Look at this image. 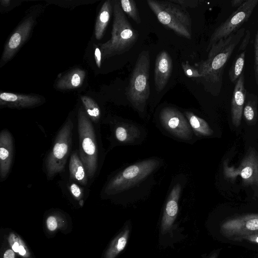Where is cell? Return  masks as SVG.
<instances>
[{
	"mask_svg": "<svg viewBox=\"0 0 258 258\" xmlns=\"http://www.w3.org/2000/svg\"><path fill=\"white\" fill-rule=\"evenodd\" d=\"M163 163V159L153 157L127 165L108 180L104 194L116 196L147 193L154 184L155 173Z\"/></svg>",
	"mask_w": 258,
	"mask_h": 258,
	"instance_id": "6da1fadb",
	"label": "cell"
},
{
	"mask_svg": "<svg viewBox=\"0 0 258 258\" xmlns=\"http://www.w3.org/2000/svg\"><path fill=\"white\" fill-rule=\"evenodd\" d=\"M245 32L244 28H240L227 38L220 39L212 46L207 58L199 66L198 71L201 78L214 95H219L221 91L224 69Z\"/></svg>",
	"mask_w": 258,
	"mask_h": 258,
	"instance_id": "7a4b0ae2",
	"label": "cell"
},
{
	"mask_svg": "<svg viewBox=\"0 0 258 258\" xmlns=\"http://www.w3.org/2000/svg\"><path fill=\"white\" fill-rule=\"evenodd\" d=\"M114 19L111 38L100 44L102 57L105 59L130 50L136 42L138 33L125 17L119 1L113 2Z\"/></svg>",
	"mask_w": 258,
	"mask_h": 258,
	"instance_id": "3957f363",
	"label": "cell"
},
{
	"mask_svg": "<svg viewBox=\"0 0 258 258\" xmlns=\"http://www.w3.org/2000/svg\"><path fill=\"white\" fill-rule=\"evenodd\" d=\"M79 156L88 178L95 176L98 167V148L92 121L82 108L78 114Z\"/></svg>",
	"mask_w": 258,
	"mask_h": 258,
	"instance_id": "277c9868",
	"label": "cell"
},
{
	"mask_svg": "<svg viewBox=\"0 0 258 258\" xmlns=\"http://www.w3.org/2000/svg\"><path fill=\"white\" fill-rule=\"evenodd\" d=\"M158 21L178 35L190 39L191 20L185 8L168 1L147 0Z\"/></svg>",
	"mask_w": 258,
	"mask_h": 258,
	"instance_id": "5b68a950",
	"label": "cell"
},
{
	"mask_svg": "<svg viewBox=\"0 0 258 258\" xmlns=\"http://www.w3.org/2000/svg\"><path fill=\"white\" fill-rule=\"evenodd\" d=\"M150 55L144 50L139 54L126 90V96L133 107L143 113L150 95Z\"/></svg>",
	"mask_w": 258,
	"mask_h": 258,
	"instance_id": "8992f818",
	"label": "cell"
},
{
	"mask_svg": "<svg viewBox=\"0 0 258 258\" xmlns=\"http://www.w3.org/2000/svg\"><path fill=\"white\" fill-rule=\"evenodd\" d=\"M73 128V122L71 118H68L56 136L53 147L45 161L48 179L53 178L65 168L72 148Z\"/></svg>",
	"mask_w": 258,
	"mask_h": 258,
	"instance_id": "52a82bcc",
	"label": "cell"
},
{
	"mask_svg": "<svg viewBox=\"0 0 258 258\" xmlns=\"http://www.w3.org/2000/svg\"><path fill=\"white\" fill-rule=\"evenodd\" d=\"M223 167L227 179L233 182L237 177H240L243 184L251 187L254 197H258V152L254 147L248 148L237 167L229 166L227 160L224 161Z\"/></svg>",
	"mask_w": 258,
	"mask_h": 258,
	"instance_id": "ba28073f",
	"label": "cell"
},
{
	"mask_svg": "<svg viewBox=\"0 0 258 258\" xmlns=\"http://www.w3.org/2000/svg\"><path fill=\"white\" fill-rule=\"evenodd\" d=\"M160 126L175 139L191 143L195 135L185 115L177 108L167 106L159 114Z\"/></svg>",
	"mask_w": 258,
	"mask_h": 258,
	"instance_id": "9c48e42d",
	"label": "cell"
},
{
	"mask_svg": "<svg viewBox=\"0 0 258 258\" xmlns=\"http://www.w3.org/2000/svg\"><path fill=\"white\" fill-rule=\"evenodd\" d=\"M258 4V0H246L213 32L209 40L206 51L220 39L227 38L236 32L248 21Z\"/></svg>",
	"mask_w": 258,
	"mask_h": 258,
	"instance_id": "30bf717a",
	"label": "cell"
},
{
	"mask_svg": "<svg viewBox=\"0 0 258 258\" xmlns=\"http://www.w3.org/2000/svg\"><path fill=\"white\" fill-rule=\"evenodd\" d=\"M225 237L234 238L258 233V214L243 215L229 219L220 225Z\"/></svg>",
	"mask_w": 258,
	"mask_h": 258,
	"instance_id": "8fae6325",
	"label": "cell"
},
{
	"mask_svg": "<svg viewBox=\"0 0 258 258\" xmlns=\"http://www.w3.org/2000/svg\"><path fill=\"white\" fill-rule=\"evenodd\" d=\"M185 182V177L182 176L173 179L171 184L161 220V229L163 234L171 228L177 217L179 200Z\"/></svg>",
	"mask_w": 258,
	"mask_h": 258,
	"instance_id": "7c38bea8",
	"label": "cell"
},
{
	"mask_svg": "<svg viewBox=\"0 0 258 258\" xmlns=\"http://www.w3.org/2000/svg\"><path fill=\"white\" fill-rule=\"evenodd\" d=\"M113 136L118 145H132L141 143L146 136L142 126L127 120L116 121L113 129Z\"/></svg>",
	"mask_w": 258,
	"mask_h": 258,
	"instance_id": "4fadbf2b",
	"label": "cell"
},
{
	"mask_svg": "<svg viewBox=\"0 0 258 258\" xmlns=\"http://www.w3.org/2000/svg\"><path fill=\"white\" fill-rule=\"evenodd\" d=\"M34 24V20L30 17L20 25L10 37L3 53L2 62L9 61L28 38Z\"/></svg>",
	"mask_w": 258,
	"mask_h": 258,
	"instance_id": "5bb4252c",
	"label": "cell"
},
{
	"mask_svg": "<svg viewBox=\"0 0 258 258\" xmlns=\"http://www.w3.org/2000/svg\"><path fill=\"white\" fill-rule=\"evenodd\" d=\"M13 136L7 130L0 134V180L4 181L8 176L13 162L14 144Z\"/></svg>",
	"mask_w": 258,
	"mask_h": 258,
	"instance_id": "9a60e30c",
	"label": "cell"
},
{
	"mask_svg": "<svg viewBox=\"0 0 258 258\" xmlns=\"http://www.w3.org/2000/svg\"><path fill=\"white\" fill-rule=\"evenodd\" d=\"M172 60L166 51L157 56L154 69V84L156 91L160 92L166 86L172 71Z\"/></svg>",
	"mask_w": 258,
	"mask_h": 258,
	"instance_id": "2e32d148",
	"label": "cell"
},
{
	"mask_svg": "<svg viewBox=\"0 0 258 258\" xmlns=\"http://www.w3.org/2000/svg\"><path fill=\"white\" fill-rule=\"evenodd\" d=\"M246 92L242 74L235 83L231 101V120L235 127H239L241 123Z\"/></svg>",
	"mask_w": 258,
	"mask_h": 258,
	"instance_id": "e0dca14e",
	"label": "cell"
},
{
	"mask_svg": "<svg viewBox=\"0 0 258 258\" xmlns=\"http://www.w3.org/2000/svg\"><path fill=\"white\" fill-rule=\"evenodd\" d=\"M42 102V98L37 95L10 92H2L0 94V105L10 108L22 109L34 107Z\"/></svg>",
	"mask_w": 258,
	"mask_h": 258,
	"instance_id": "ac0fdd59",
	"label": "cell"
},
{
	"mask_svg": "<svg viewBox=\"0 0 258 258\" xmlns=\"http://www.w3.org/2000/svg\"><path fill=\"white\" fill-rule=\"evenodd\" d=\"M85 76V71L79 68L73 69L58 80L55 87L62 90L78 88L82 85Z\"/></svg>",
	"mask_w": 258,
	"mask_h": 258,
	"instance_id": "d6986e66",
	"label": "cell"
},
{
	"mask_svg": "<svg viewBox=\"0 0 258 258\" xmlns=\"http://www.w3.org/2000/svg\"><path fill=\"white\" fill-rule=\"evenodd\" d=\"M184 114L195 136L203 138L213 134V130L204 119L190 111H185Z\"/></svg>",
	"mask_w": 258,
	"mask_h": 258,
	"instance_id": "ffe728a7",
	"label": "cell"
},
{
	"mask_svg": "<svg viewBox=\"0 0 258 258\" xmlns=\"http://www.w3.org/2000/svg\"><path fill=\"white\" fill-rule=\"evenodd\" d=\"M70 177L82 185H86L88 177L84 165L77 152H74L71 156L69 162Z\"/></svg>",
	"mask_w": 258,
	"mask_h": 258,
	"instance_id": "44dd1931",
	"label": "cell"
},
{
	"mask_svg": "<svg viewBox=\"0 0 258 258\" xmlns=\"http://www.w3.org/2000/svg\"><path fill=\"white\" fill-rule=\"evenodd\" d=\"M130 227L126 225L111 241L104 258H115L125 248L130 235Z\"/></svg>",
	"mask_w": 258,
	"mask_h": 258,
	"instance_id": "7402d4cb",
	"label": "cell"
},
{
	"mask_svg": "<svg viewBox=\"0 0 258 258\" xmlns=\"http://www.w3.org/2000/svg\"><path fill=\"white\" fill-rule=\"evenodd\" d=\"M257 96L254 93L247 91L242 115L246 123L249 125H254L257 122Z\"/></svg>",
	"mask_w": 258,
	"mask_h": 258,
	"instance_id": "603a6c76",
	"label": "cell"
},
{
	"mask_svg": "<svg viewBox=\"0 0 258 258\" xmlns=\"http://www.w3.org/2000/svg\"><path fill=\"white\" fill-rule=\"evenodd\" d=\"M112 9L111 2L108 0L104 3L100 10L95 26V35L98 40L104 35L110 18Z\"/></svg>",
	"mask_w": 258,
	"mask_h": 258,
	"instance_id": "cb8c5ba5",
	"label": "cell"
},
{
	"mask_svg": "<svg viewBox=\"0 0 258 258\" xmlns=\"http://www.w3.org/2000/svg\"><path fill=\"white\" fill-rule=\"evenodd\" d=\"M9 246L21 258H32L31 253L25 242L17 233L11 232L7 238Z\"/></svg>",
	"mask_w": 258,
	"mask_h": 258,
	"instance_id": "d4e9b609",
	"label": "cell"
},
{
	"mask_svg": "<svg viewBox=\"0 0 258 258\" xmlns=\"http://www.w3.org/2000/svg\"><path fill=\"white\" fill-rule=\"evenodd\" d=\"M245 58V51L244 50L237 55L233 61L228 72L229 78L232 83H235L243 74Z\"/></svg>",
	"mask_w": 258,
	"mask_h": 258,
	"instance_id": "484cf974",
	"label": "cell"
},
{
	"mask_svg": "<svg viewBox=\"0 0 258 258\" xmlns=\"http://www.w3.org/2000/svg\"><path fill=\"white\" fill-rule=\"evenodd\" d=\"M81 99L86 112L91 120L95 123L98 122L101 116V111L98 104L89 96H82Z\"/></svg>",
	"mask_w": 258,
	"mask_h": 258,
	"instance_id": "4316f807",
	"label": "cell"
},
{
	"mask_svg": "<svg viewBox=\"0 0 258 258\" xmlns=\"http://www.w3.org/2000/svg\"><path fill=\"white\" fill-rule=\"evenodd\" d=\"M119 2L123 11L137 24H141V20L135 1L133 0H121Z\"/></svg>",
	"mask_w": 258,
	"mask_h": 258,
	"instance_id": "83f0119b",
	"label": "cell"
},
{
	"mask_svg": "<svg viewBox=\"0 0 258 258\" xmlns=\"http://www.w3.org/2000/svg\"><path fill=\"white\" fill-rule=\"evenodd\" d=\"M62 221L59 215L56 214H50L46 220V228L50 232L55 231L59 228Z\"/></svg>",
	"mask_w": 258,
	"mask_h": 258,
	"instance_id": "f1b7e54d",
	"label": "cell"
},
{
	"mask_svg": "<svg viewBox=\"0 0 258 258\" xmlns=\"http://www.w3.org/2000/svg\"><path fill=\"white\" fill-rule=\"evenodd\" d=\"M253 71L255 81L258 86V30L254 41Z\"/></svg>",
	"mask_w": 258,
	"mask_h": 258,
	"instance_id": "f546056e",
	"label": "cell"
},
{
	"mask_svg": "<svg viewBox=\"0 0 258 258\" xmlns=\"http://www.w3.org/2000/svg\"><path fill=\"white\" fill-rule=\"evenodd\" d=\"M181 67L184 74L188 77L201 78L198 70L191 66L188 62H182Z\"/></svg>",
	"mask_w": 258,
	"mask_h": 258,
	"instance_id": "4dcf8cb0",
	"label": "cell"
},
{
	"mask_svg": "<svg viewBox=\"0 0 258 258\" xmlns=\"http://www.w3.org/2000/svg\"><path fill=\"white\" fill-rule=\"evenodd\" d=\"M70 192L74 198L80 200L83 196V191L81 187L75 183H72L69 187Z\"/></svg>",
	"mask_w": 258,
	"mask_h": 258,
	"instance_id": "1f68e13d",
	"label": "cell"
},
{
	"mask_svg": "<svg viewBox=\"0 0 258 258\" xmlns=\"http://www.w3.org/2000/svg\"><path fill=\"white\" fill-rule=\"evenodd\" d=\"M172 3L176 4L184 8L196 7L199 3V1L196 0H170Z\"/></svg>",
	"mask_w": 258,
	"mask_h": 258,
	"instance_id": "d6a6232c",
	"label": "cell"
},
{
	"mask_svg": "<svg viewBox=\"0 0 258 258\" xmlns=\"http://www.w3.org/2000/svg\"><path fill=\"white\" fill-rule=\"evenodd\" d=\"M232 240L235 241L246 240L253 243L258 244V233L236 237Z\"/></svg>",
	"mask_w": 258,
	"mask_h": 258,
	"instance_id": "836d02e7",
	"label": "cell"
},
{
	"mask_svg": "<svg viewBox=\"0 0 258 258\" xmlns=\"http://www.w3.org/2000/svg\"><path fill=\"white\" fill-rule=\"evenodd\" d=\"M250 38V32L249 30H245L244 35L243 36V39H242L241 43H240L238 51H243L246 48L249 42V39Z\"/></svg>",
	"mask_w": 258,
	"mask_h": 258,
	"instance_id": "e575fe53",
	"label": "cell"
},
{
	"mask_svg": "<svg viewBox=\"0 0 258 258\" xmlns=\"http://www.w3.org/2000/svg\"><path fill=\"white\" fill-rule=\"evenodd\" d=\"M17 254L9 246L4 249L2 253V258H16Z\"/></svg>",
	"mask_w": 258,
	"mask_h": 258,
	"instance_id": "d590c367",
	"label": "cell"
},
{
	"mask_svg": "<svg viewBox=\"0 0 258 258\" xmlns=\"http://www.w3.org/2000/svg\"><path fill=\"white\" fill-rule=\"evenodd\" d=\"M94 56L96 65L100 68L101 64L102 53L100 49L97 47L95 48Z\"/></svg>",
	"mask_w": 258,
	"mask_h": 258,
	"instance_id": "8d00e7d4",
	"label": "cell"
},
{
	"mask_svg": "<svg viewBox=\"0 0 258 258\" xmlns=\"http://www.w3.org/2000/svg\"><path fill=\"white\" fill-rule=\"evenodd\" d=\"M245 0H233L231 2V6L233 8H238L245 2Z\"/></svg>",
	"mask_w": 258,
	"mask_h": 258,
	"instance_id": "74e56055",
	"label": "cell"
},
{
	"mask_svg": "<svg viewBox=\"0 0 258 258\" xmlns=\"http://www.w3.org/2000/svg\"><path fill=\"white\" fill-rule=\"evenodd\" d=\"M1 3L2 5H3L4 6H8L9 5V3H10V1H7V0L1 1Z\"/></svg>",
	"mask_w": 258,
	"mask_h": 258,
	"instance_id": "f35d334b",
	"label": "cell"
},
{
	"mask_svg": "<svg viewBox=\"0 0 258 258\" xmlns=\"http://www.w3.org/2000/svg\"><path fill=\"white\" fill-rule=\"evenodd\" d=\"M218 255V252H215L212 254L209 258H217Z\"/></svg>",
	"mask_w": 258,
	"mask_h": 258,
	"instance_id": "ab89813d",
	"label": "cell"
}]
</instances>
